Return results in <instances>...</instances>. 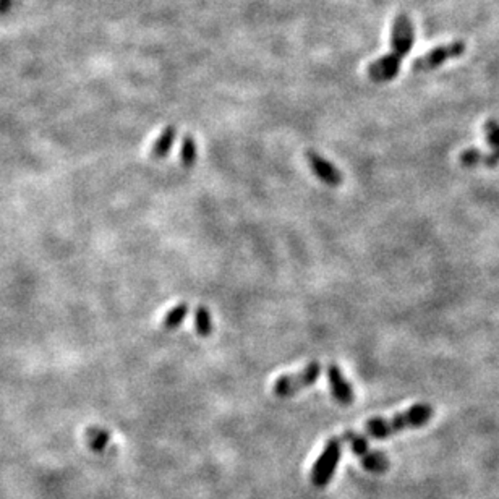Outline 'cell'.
Instances as JSON below:
<instances>
[{
	"instance_id": "obj_3",
	"label": "cell",
	"mask_w": 499,
	"mask_h": 499,
	"mask_svg": "<svg viewBox=\"0 0 499 499\" xmlns=\"http://www.w3.org/2000/svg\"><path fill=\"white\" fill-rule=\"evenodd\" d=\"M321 375L320 362H311L305 366L302 371L293 373V375L279 376L273 384V394L281 399L293 398L300 390L313 386Z\"/></svg>"
},
{
	"instance_id": "obj_2",
	"label": "cell",
	"mask_w": 499,
	"mask_h": 499,
	"mask_svg": "<svg viewBox=\"0 0 499 499\" xmlns=\"http://www.w3.org/2000/svg\"><path fill=\"white\" fill-rule=\"evenodd\" d=\"M342 455V441L338 436L331 438L326 441L318 457L313 468H311L310 480L316 488H326L331 480H333L336 468H338Z\"/></svg>"
},
{
	"instance_id": "obj_4",
	"label": "cell",
	"mask_w": 499,
	"mask_h": 499,
	"mask_svg": "<svg viewBox=\"0 0 499 499\" xmlns=\"http://www.w3.org/2000/svg\"><path fill=\"white\" fill-rule=\"evenodd\" d=\"M342 438H344V441L348 444L352 453L362 462L365 470L371 473H384L388 470L389 460L386 454L381 453V450H371L365 436L358 435V433L353 430H347Z\"/></svg>"
},
{
	"instance_id": "obj_15",
	"label": "cell",
	"mask_w": 499,
	"mask_h": 499,
	"mask_svg": "<svg viewBox=\"0 0 499 499\" xmlns=\"http://www.w3.org/2000/svg\"><path fill=\"white\" fill-rule=\"evenodd\" d=\"M111 435L106 430L98 428V426H94V428H88L86 431V441L88 446L91 448L96 453H101V450H104L107 444H109Z\"/></svg>"
},
{
	"instance_id": "obj_5",
	"label": "cell",
	"mask_w": 499,
	"mask_h": 499,
	"mask_svg": "<svg viewBox=\"0 0 499 499\" xmlns=\"http://www.w3.org/2000/svg\"><path fill=\"white\" fill-rule=\"evenodd\" d=\"M467 51V44L464 41H453V43L444 44L440 47H435L430 52L423 54L422 57L415 59L412 64L413 71H430L435 70L440 65L446 64L448 60L459 59L460 56H464V52Z\"/></svg>"
},
{
	"instance_id": "obj_8",
	"label": "cell",
	"mask_w": 499,
	"mask_h": 499,
	"mask_svg": "<svg viewBox=\"0 0 499 499\" xmlns=\"http://www.w3.org/2000/svg\"><path fill=\"white\" fill-rule=\"evenodd\" d=\"M326 373L333 398L342 405H351L352 402L356 400V390H353L352 384L347 381L344 373H342V370L336 363H331Z\"/></svg>"
},
{
	"instance_id": "obj_10",
	"label": "cell",
	"mask_w": 499,
	"mask_h": 499,
	"mask_svg": "<svg viewBox=\"0 0 499 499\" xmlns=\"http://www.w3.org/2000/svg\"><path fill=\"white\" fill-rule=\"evenodd\" d=\"M176 138H177V128L173 127V125H169V127L162 130V133L159 135L158 140L153 143V148H151L153 158L154 159L166 158L172 149V144L176 141Z\"/></svg>"
},
{
	"instance_id": "obj_9",
	"label": "cell",
	"mask_w": 499,
	"mask_h": 499,
	"mask_svg": "<svg viewBox=\"0 0 499 499\" xmlns=\"http://www.w3.org/2000/svg\"><path fill=\"white\" fill-rule=\"evenodd\" d=\"M400 70V60L395 59L390 54H384L381 59L375 60V62L370 64L368 67V76L370 80L375 83H386L394 80L395 76L399 75Z\"/></svg>"
},
{
	"instance_id": "obj_1",
	"label": "cell",
	"mask_w": 499,
	"mask_h": 499,
	"mask_svg": "<svg viewBox=\"0 0 499 499\" xmlns=\"http://www.w3.org/2000/svg\"><path fill=\"white\" fill-rule=\"evenodd\" d=\"M433 407L425 402L413 404L405 412L395 413L390 418L373 417L365 425L366 435L375 438V440H388V438L398 435L407 428H420L425 426L433 418Z\"/></svg>"
},
{
	"instance_id": "obj_12",
	"label": "cell",
	"mask_w": 499,
	"mask_h": 499,
	"mask_svg": "<svg viewBox=\"0 0 499 499\" xmlns=\"http://www.w3.org/2000/svg\"><path fill=\"white\" fill-rule=\"evenodd\" d=\"M195 329L201 338H208L213 333V318L206 306H198L195 310Z\"/></svg>"
},
{
	"instance_id": "obj_16",
	"label": "cell",
	"mask_w": 499,
	"mask_h": 499,
	"mask_svg": "<svg viewBox=\"0 0 499 499\" xmlns=\"http://www.w3.org/2000/svg\"><path fill=\"white\" fill-rule=\"evenodd\" d=\"M482 158L483 151H480L477 148H468L465 151L460 153V164L464 167H478L482 166Z\"/></svg>"
},
{
	"instance_id": "obj_14",
	"label": "cell",
	"mask_w": 499,
	"mask_h": 499,
	"mask_svg": "<svg viewBox=\"0 0 499 499\" xmlns=\"http://www.w3.org/2000/svg\"><path fill=\"white\" fill-rule=\"evenodd\" d=\"M188 310H190L188 303H178V305L173 306V308L167 311V315L164 316V321H162L164 328L169 329V331L177 329L180 324L183 323L186 315H188Z\"/></svg>"
},
{
	"instance_id": "obj_6",
	"label": "cell",
	"mask_w": 499,
	"mask_h": 499,
	"mask_svg": "<svg viewBox=\"0 0 499 499\" xmlns=\"http://www.w3.org/2000/svg\"><path fill=\"white\" fill-rule=\"evenodd\" d=\"M413 41L415 29L410 18H408L407 14H399L395 16L393 31H390V47H393V51L389 54L402 62L408 56V52L412 51Z\"/></svg>"
},
{
	"instance_id": "obj_11",
	"label": "cell",
	"mask_w": 499,
	"mask_h": 499,
	"mask_svg": "<svg viewBox=\"0 0 499 499\" xmlns=\"http://www.w3.org/2000/svg\"><path fill=\"white\" fill-rule=\"evenodd\" d=\"M486 141H488L491 151L490 154V167L499 166V120L490 119L485 124Z\"/></svg>"
},
{
	"instance_id": "obj_7",
	"label": "cell",
	"mask_w": 499,
	"mask_h": 499,
	"mask_svg": "<svg viewBox=\"0 0 499 499\" xmlns=\"http://www.w3.org/2000/svg\"><path fill=\"white\" fill-rule=\"evenodd\" d=\"M306 162H308L311 172H313L323 183L336 188V186H339L344 182V177H342L338 167L316 151H306Z\"/></svg>"
},
{
	"instance_id": "obj_13",
	"label": "cell",
	"mask_w": 499,
	"mask_h": 499,
	"mask_svg": "<svg viewBox=\"0 0 499 499\" xmlns=\"http://www.w3.org/2000/svg\"><path fill=\"white\" fill-rule=\"evenodd\" d=\"M198 158V146L195 138L191 135L183 136L182 146H180V162L183 167H193Z\"/></svg>"
}]
</instances>
